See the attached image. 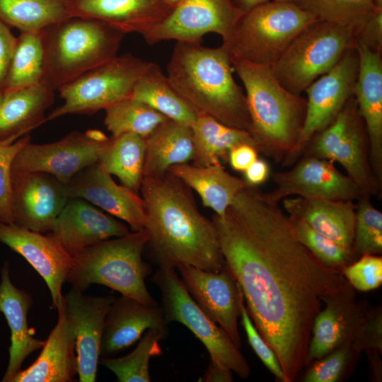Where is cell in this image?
<instances>
[{"label": "cell", "mask_w": 382, "mask_h": 382, "mask_svg": "<svg viewBox=\"0 0 382 382\" xmlns=\"http://www.w3.org/2000/svg\"><path fill=\"white\" fill-rule=\"evenodd\" d=\"M225 264L239 284L255 326L293 382L308 366L314 319L324 299L349 284L297 238L289 215L255 186L212 219Z\"/></svg>", "instance_id": "1"}, {"label": "cell", "mask_w": 382, "mask_h": 382, "mask_svg": "<svg viewBox=\"0 0 382 382\" xmlns=\"http://www.w3.org/2000/svg\"><path fill=\"white\" fill-rule=\"evenodd\" d=\"M140 190L149 235L146 247L159 267L187 264L218 272L225 266L214 225L199 212L188 186L167 173L144 176Z\"/></svg>", "instance_id": "2"}, {"label": "cell", "mask_w": 382, "mask_h": 382, "mask_svg": "<svg viewBox=\"0 0 382 382\" xmlns=\"http://www.w3.org/2000/svg\"><path fill=\"white\" fill-rule=\"evenodd\" d=\"M231 54L199 42L177 41L167 65L171 85L197 115L249 132L245 94L233 76Z\"/></svg>", "instance_id": "3"}, {"label": "cell", "mask_w": 382, "mask_h": 382, "mask_svg": "<svg viewBox=\"0 0 382 382\" xmlns=\"http://www.w3.org/2000/svg\"><path fill=\"white\" fill-rule=\"evenodd\" d=\"M231 60L245 89L250 118L249 132L258 152L284 163L301 134L306 99L286 89L270 66L232 55Z\"/></svg>", "instance_id": "4"}, {"label": "cell", "mask_w": 382, "mask_h": 382, "mask_svg": "<svg viewBox=\"0 0 382 382\" xmlns=\"http://www.w3.org/2000/svg\"><path fill=\"white\" fill-rule=\"evenodd\" d=\"M42 81L54 91L117 56L125 33L94 18L70 16L41 30Z\"/></svg>", "instance_id": "5"}, {"label": "cell", "mask_w": 382, "mask_h": 382, "mask_svg": "<svg viewBox=\"0 0 382 382\" xmlns=\"http://www.w3.org/2000/svg\"><path fill=\"white\" fill-rule=\"evenodd\" d=\"M149 238L144 228L86 248L72 256L66 281L81 291L101 284L145 305L158 306L145 284L151 269L142 255Z\"/></svg>", "instance_id": "6"}, {"label": "cell", "mask_w": 382, "mask_h": 382, "mask_svg": "<svg viewBox=\"0 0 382 382\" xmlns=\"http://www.w3.org/2000/svg\"><path fill=\"white\" fill-rule=\"evenodd\" d=\"M318 20L294 2L272 0L243 13L222 44L232 56L271 66L294 40Z\"/></svg>", "instance_id": "7"}, {"label": "cell", "mask_w": 382, "mask_h": 382, "mask_svg": "<svg viewBox=\"0 0 382 382\" xmlns=\"http://www.w3.org/2000/svg\"><path fill=\"white\" fill-rule=\"evenodd\" d=\"M356 43V37L347 30L318 20L303 30L270 67L286 89L301 95Z\"/></svg>", "instance_id": "8"}, {"label": "cell", "mask_w": 382, "mask_h": 382, "mask_svg": "<svg viewBox=\"0 0 382 382\" xmlns=\"http://www.w3.org/2000/svg\"><path fill=\"white\" fill-rule=\"evenodd\" d=\"M151 64L125 53L85 72L57 90L64 103L50 112L47 122L69 114L93 115L130 97Z\"/></svg>", "instance_id": "9"}, {"label": "cell", "mask_w": 382, "mask_h": 382, "mask_svg": "<svg viewBox=\"0 0 382 382\" xmlns=\"http://www.w3.org/2000/svg\"><path fill=\"white\" fill-rule=\"evenodd\" d=\"M161 294V308L166 323L178 322L187 327L203 344L210 360L247 378L250 369L239 348L228 335L198 306L174 268L159 267L151 277Z\"/></svg>", "instance_id": "10"}, {"label": "cell", "mask_w": 382, "mask_h": 382, "mask_svg": "<svg viewBox=\"0 0 382 382\" xmlns=\"http://www.w3.org/2000/svg\"><path fill=\"white\" fill-rule=\"evenodd\" d=\"M306 150V156L340 163L364 195L378 192L381 183L371 167L367 132L354 95L330 125L313 136Z\"/></svg>", "instance_id": "11"}, {"label": "cell", "mask_w": 382, "mask_h": 382, "mask_svg": "<svg viewBox=\"0 0 382 382\" xmlns=\"http://www.w3.org/2000/svg\"><path fill=\"white\" fill-rule=\"evenodd\" d=\"M110 141L102 131H73L59 141L43 144L28 141L17 153L14 168L50 173L67 183L78 173L100 160Z\"/></svg>", "instance_id": "12"}, {"label": "cell", "mask_w": 382, "mask_h": 382, "mask_svg": "<svg viewBox=\"0 0 382 382\" xmlns=\"http://www.w3.org/2000/svg\"><path fill=\"white\" fill-rule=\"evenodd\" d=\"M359 66L355 46L348 50L331 70L306 89L308 97L303 125L294 150L284 165H291L296 161L313 136L330 125L354 95Z\"/></svg>", "instance_id": "13"}, {"label": "cell", "mask_w": 382, "mask_h": 382, "mask_svg": "<svg viewBox=\"0 0 382 382\" xmlns=\"http://www.w3.org/2000/svg\"><path fill=\"white\" fill-rule=\"evenodd\" d=\"M243 13L231 0H184L142 37L149 45L168 40L201 43L206 34L215 33L224 42Z\"/></svg>", "instance_id": "14"}, {"label": "cell", "mask_w": 382, "mask_h": 382, "mask_svg": "<svg viewBox=\"0 0 382 382\" xmlns=\"http://www.w3.org/2000/svg\"><path fill=\"white\" fill-rule=\"evenodd\" d=\"M272 177L276 187L262 195L277 204L292 195L342 201H353L366 195L333 162L313 156H306L287 171L274 172Z\"/></svg>", "instance_id": "15"}, {"label": "cell", "mask_w": 382, "mask_h": 382, "mask_svg": "<svg viewBox=\"0 0 382 382\" xmlns=\"http://www.w3.org/2000/svg\"><path fill=\"white\" fill-rule=\"evenodd\" d=\"M14 224L30 231H51L69 199L66 184L52 175L11 167Z\"/></svg>", "instance_id": "16"}, {"label": "cell", "mask_w": 382, "mask_h": 382, "mask_svg": "<svg viewBox=\"0 0 382 382\" xmlns=\"http://www.w3.org/2000/svg\"><path fill=\"white\" fill-rule=\"evenodd\" d=\"M185 289L204 313L219 325L240 348L238 328L242 290L234 276L225 266L218 272L207 271L187 264L176 267Z\"/></svg>", "instance_id": "17"}, {"label": "cell", "mask_w": 382, "mask_h": 382, "mask_svg": "<svg viewBox=\"0 0 382 382\" xmlns=\"http://www.w3.org/2000/svg\"><path fill=\"white\" fill-rule=\"evenodd\" d=\"M63 299L76 337L79 381L94 382L105 317L115 298L112 295H86L71 287Z\"/></svg>", "instance_id": "18"}, {"label": "cell", "mask_w": 382, "mask_h": 382, "mask_svg": "<svg viewBox=\"0 0 382 382\" xmlns=\"http://www.w3.org/2000/svg\"><path fill=\"white\" fill-rule=\"evenodd\" d=\"M69 199L81 198L102 208L129 226L132 231L145 228L144 200L138 193L118 185L99 161L66 183Z\"/></svg>", "instance_id": "19"}, {"label": "cell", "mask_w": 382, "mask_h": 382, "mask_svg": "<svg viewBox=\"0 0 382 382\" xmlns=\"http://www.w3.org/2000/svg\"><path fill=\"white\" fill-rule=\"evenodd\" d=\"M0 241L22 255L40 274L50 290L52 306L57 308L72 257L50 233L44 236L15 224L0 221Z\"/></svg>", "instance_id": "20"}, {"label": "cell", "mask_w": 382, "mask_h": 382, "mask_svg": "<svg viewBox=\"0 0 382 382\" xmlns=\"http://www.w3.org/2000/svg\"><path fill=\"white\" fill-rule=\"evenodd\" d=\"M325 307L314 319L308 349V365L337 347L352 342L367 311L355 300L349 284L340 293L324 299Z\"/></svg>", "instance_id": "21"}, {"label": "cell", "mask_w": 382, "mask_h": 382, "mask_svg": "<svg viewBox=\"0 0 382 382\" xmlns=\"http://www.w3.org/2000/svg\"><path fill=\"white\" fill-rule=\"evenodd\" d=\"M129 233L128 227L81 198H71L50 233L71 257L87 247Z\"/></svg>", "instance_id": "22"}, {"label": "cell", "mask_w": 382, "mask_h": 382, "mask_svg": "<svg viewBox=\"0 0 382 382\" xmlns=\"http://www.w3.org/2000/svg\"><path fill=\"white\" fill-rule=\"evenodd\" d=\"M359 58L354 96L365 124L369 145L371 169L382 180V60L381 55L369 50L357 40Z\"/></svg>", "instance_id": "23"}, {"label": "cell", "mask_w": 382, "mask_h": 382, "mask_svg": "<svg viewBox=\"0 0 382 382\" xmlns=\"http://www.w3.org/2000/svg\"><path fill=\"white\" fill-rule=\"evenodd\" d=\"M71 16L101 21L123 33L144 35L174 8L163 0H67Z\"/></svg>", "instance_id": "24"}, {"label": "cell", "mask_w": 382, "mask_h": 382, "mask_svg": "<svg viewBox=\"0 0 382 382\" xmlns=\"http://www.w3.org/2000/svg\"><path fill=\"white\" fill-rule=\"evenodd\" d=\"M58 319L37 359L20 370L12 382H69L78 374L76 337L63 296L57 306Z\"/></svg>", "instance_id": "25"}, {"label": "cell", "mask_w": 382, "mask_h": 382, "mask_svg": "<svg viewBox=\"0 0 382 382\" xmlns=\"http://www.w3.org/2000/svg\"><path fill=\"white\" fill-rule=\"evenodd\" d=\"M149 329L168 332L161 307L122 295L114 300L106 315L100 354L116 353L131 346Z\"/></svg>", "instance_id": "26"}, {"label": "cell", "mask_w": 382, "mask_h": 382, "mask_svg": "<svg viewBox=\"0 0 382 382\" xmlns=\"http://www.w3.org/2000/svg\"><path fill=\"white\" fill-rule=\"evenodd\" d=\"M1 275L0 312L4 315L11 330L9 360L2 381L12 382L24 360L35 350L42 348L45 340L35 338L28 325L27 316L32 297L12 284L7 262L4 265Z\"/></svg>", "instance_id": "27"}, {"label": "cell", "mask_w": 382, "mask_h": 382, "mask_svg": "<svg viewBox=\"0 0 382 382\" xmlns=\"http://www.w3.org/2000/svg\"><path fill=\"white\" fill-rule=\"evenodd\" d=\"M288 215L354 253L356 205L353 201L296 196L282 199Z\"/></svg>", "instance_id": "28"}, {"label": "cell", "mask_w": 382, "mask_h": 382, "mask_svg": "<svg viewBox=\"0 0 382 382\" xmlns=\"http://www.w3.org/2000/svg\"><path fill=\"white\" fill-rule=\"evenodd\" d=\"M55 91L40 82L18 91L0 93V146H8L47 122L46 110Z\"/></svg>", "instance_id": "29"}, {"label": "cell", "mask_w": 382, "mask_h": 382, "mask_svg": "<svg viewBox=\"0 0 382 382\" xmlns=\"http://www.w3.org/2000/svg\"><path fill=\"white\" fill-rule=\"evenodd\" d=\"M167 173L195 190L203 204L219 216L224 215L238 193L249 185L231 175L222 164L200 166L185 163L172 166Z\"/></svg>", "instance_id": "30"}, {"label": "cell", "mask_w": 382, "mask_h": 382, "mask_svg": "<svg viewBox=\"0 0 382 382\" xmlns=\"http://www.w3.org/2000/svg\"><path fill=\"white\" fill-rule=\"evenodd\" d=\"M145 139L144 176H163L172 166L192 159L194 145L189 125L168 118Z\"/></svg>", "instance_id": "31"}, {"label": "cell", "mask_w": 382, "mask_h": 382, "mask_svg": "<svg viewBox=\"0 0 382 382\" xmlns=\"http://www.w3.org/2000/svg\"><path fill=\"white\" fill-rule=\"evenodd\" d=\"M192 132L194 165L206 166L228 161L229 151L248 144L257 150L249 132L227 126L207 115H198L190 126Z\"/></svg>", "instance_id": "32"}, {"label": "cell", "mask_w": 382, "mask_h": 382, "mask_svg": "<svg viewBox=\"0 0 382 382\" xmlns=\"http://www.w3.org/2000/svg\"><path fill=\"white\" fill-rule=\"evenodd\" d=\"M130 97L170 120L189 126L198 117L173 88L159 66L153 62L136 83Z\"/></svg>", "instance_id": "33"}, {"label": "cell", "mask_w": 382, "mask_h": 382, "mask_svg": "<svg viewBox=\"0 0 382 382\" xmlns=\"http://www.w3.org/2000/svg\"><path fill=\"white\" fill-rule=\"evenodd\" d=\"M145 152L144 137L125 133L110 138L99 162L110 175H116L122 185L138 193L144 176Z\"/></svg>", "instance_id": "34"}, {"label": "cell", "mask_w": 382, "mask_h": 382, "mask_svg": "<svg viewBox=\"0 0 382 382\" xmlns=\"http://www.w3.org/2000/svg\"><path fill=\"white\" fill-rule=\"evenodd\" d=\"M70 16L67 0H0V21L21 33L40 31Z\"/></svg>", "instance_id": "35"}, {"label": "cell", "mask_w": 382, "mask_h": 382, "mask_svg": "<svg viewBox=\"0 0 382 382\" xmlns=\"http://www.w3.org/2000/svg\"><path fill=\"white\" fill-rule=\"evenodd\" d=\"M44 48L40 31L21 32L2 92L25 88L42 81Z\"/></svg>", "instance_id": "36"}, {"label": "cell", "mask_w": 382, "mask_h": 382, "mask_svg": "<svg viewBox=\"0 0 382 382\" xmlns=\"http://www.w3.org/2000/svg\"><path fill=\"white\" fill-rule=\"evenodd\" d=\"M294 3L318 19L347 30L356 38L369 19L381 8L374 0H296Z\"/></svg>", "instance_id": "37"}, {"label": "cell", "mask_w": 382, "mask_h": 382, "mask_svg": "<svg viewBox=\"0 0 382 382\" xmlns=\"http://www.w3.org/2000/svg\"><path fill=\"white\" fill-rule=\"evenodd\" d=\"M105 110L104 125L112 137L125 133H134L146 138L168 119L132 97L123 98Z\"/></svg>", "instance_id": "38"}, {"label": "cell", "mask_w": 382, "mask_h": 382, "mask_svg": "<svg viewBox=\"0 0 382 382\" xmlns=\"http://www.w3.org/2000/svg\"><path fill=\"white\" fill-rule=\"evenodd\" d=\"M167 334L149 329L132 352L118 358H103L99 362L113 372L119 382H149L150 359L162 354L159 342Z\"/></svg>", "instance_id": "39"}, {"label": "cell", "mask_w": 382, "mask_h": 382, "mask_svg": "<svg viewBox=\"0 0 382 382\" xmlns=\"http://www.w3.org/2000/svg\"><path fill=\"white\" fill-rule=\"evenodd\" d=\"M363 195L356 205L353 249L361 255L382 251V213Z\"/></svg>", "instance_id": "40"}, {"label": "cell", "mask_w": 382, "mask_h": 382, "mask_svg": "<svg viewBox=\"0 0 382 382\" xmlns=\"http://www.w3.org/2000/svg\"><path fill=\"white\" fill-rule=\"evenodd\" d=\"M289 217L298 239L320 260L341 271L349 264L354 255L352 251L316 231L305 221Z\"/></svg>", "instance_id": "41"}, {"label": "cell", "mask_w": 382, "mask_h": 382, "mask_svg": "<svg viewBox=\"0 0 382 382\" xmlns=\"http://www.w3.org/2000/svg\"><path fill=\"white\" fill-rule=\"evenodd\" d=\"M351 342L345 344L318 359L306 371L304 382H336L340 381L359 354Z\"/></svg>", "instance_id": "42"}, {"label": "cell", "mask_w": 382, "mask_h": 382, "mask_svg": "<svg viewBox=\"0 0 382 382\" xmlns=\"http://www.w3.org/2000/svg\"><path fill=\"white\" fill-rule=\"evenodd\" d=\"M25 135L8 146H0V221L13 224L14 217L11 195V167L19 150L28 141Z\"/></svg>", "instance_id": "43"}, {"label": "cell", "mask_w": 382, "mask_h": 382, "mask_svg": "<svg viewBox=\"0 0 382 382\" xmlns=\"http://www.w3.org/2000/svg\"><path fill=\"white\" fill-rule=\"evenodd\" d=\"M348 283L361 291L378 288L382 284V258L380 256L364 254L356 262L342 270Z\"/></svg>", "instance_id": "44"}, {"label": "cell", "mask_w": 382, "mask_h": 382, "mask_svg": "<svg viewBox=\"0 0 382 382\" xmlns=\"http://www.w3.org/2000/svg\"><path fill=\"white\" fill-rule=\"evenodd\" d=\"M240 317L249 344L264 365L279 381L285 382V377L279 359L272 349L262 338L252 322L246 306L243 294L240 299Z\"/></svg>", "instance_id": "45"}, {"label": "cell", "mask_w": 382, "mask_h": 382, "mask_svg": "<svg viewBox=\"0 0 382 382\" xmlns=\"http://www.w3.org/2000/svg\"><path fill=\"white\" fill-rule=\"evenodd\" d=\"M358 352H382V311L381 306L367 311L366 318L352 342Z\"/></svg>", "instance_id": "46"}, {"label": "cell", "mask_w": 382, "mask_h": 382, "mask_svg": "<svg viewBox=\"0 0 382 382\" xmlns=\"http://www.w3.org/2000/svg\"><path fill=\"white\" fill-rule=\"evenodd\" d=\"M357 40L369 50L381 55L382 53V8L378 9L365 23Z\"/></svg>", "instance_id": "47"}, {"label": "cell", "mask_w": 382, "mask_h": 382, "mask_svg": "<svg viewBox=\"0 0 382 382\" xmlns=\"http://www.w3.org/2000/svg\"><path fill=\"white\" fill-rule=\"evenodd\" d=\"M18 37L11 28L0 21V93L9 70L17 45Z\"/></svg>", "instance_id": "48"}, {"label": "cell", "mask_w": 382, "mask_h": 382, "mask_svg": "<svg viewBox=\"0 0 382 382\" xmlns=\"http://www.w3.org/2000/svg\"><path fill=\"white\" fill-rule=\"evenodd\" d=\"M258 151L250 144H243L232 148L228 156V161L235 170L244 172L258 158Z\"/></svg>", "instance_id": "49"}, {"label": "cell", "mask_w": 382, "mask_h": 382, "mask_svg": "<svg viewBox=\"0 0 382 382\" xmlns=\"http://www.w3.org/2000/svg\"><path fill=\"white\" fill-rule=\"evenodd\" d=\"M270 174V168L267 162L258 158L244 171L245 180L250 186L258 185L265 182Z\"/></svg>", "instance_id": "50"}, {"label": "cell", "mask_w": 382, "mask_h": 382, "mask_svg": "<svg viewBox=\"0 0 382 382\" xmlns=\"http://www.w3.org/2000/svg\"><path fill=\"white\" fill-rule=\"evenodd\" d=\"M233 373L230 369L210 360L202 381L204 382H231L233 381Z\"/></svg>", "instance_id": "51"}, {"label": "cell", "mask_w": 382, "mask_h": 382, "mask_svg": "<svg viewBox=\"0 0 382 382\" xmlns=\"http://www.w3.org/2000/svg\"><path fill=\"white\" fill-rule=\"evenodd\" d=\"M233 4L243 13L270 1L271 0H231Z\"/></svg>", "instance_id": "52"}, {"label": "cell", "mask_w": 382, "mask_h": 382, "mask_svg": "<svg viewBox=\"0 0 382 382\" xmlns=\"http://www.w3.org/2000/svg\"><path fill=\"white\" fill-rule=\"evenodd\" d=\"M184 0H163L170 7L175 8L178 6Z\"/></svg>", "instance_id": "53"}, {"label": "cell", "mask_w": 382, "mask_h": 382, "mask_svg": "<svg viewBox=\"0 0 382 382\" xmlns=\"http://www.w3.org/2000/svg\"><path fill=\"white\" fill-rule=\"evenodd\" d=\"M374 2L377 7L382 8V0H374Z\"/></svg>", "instance_id": "54"}, {"label": "cell", "mask_w": 382, "mask_h": 382, "mask_svg": "<svg viewBox=\"0 0 382 382\" xmlns=\"http://www.w3.org/2000/svg\"><path fill=\"white\" fill-rule=\"evenodd\" d=\"M274 1L294 2L296 0H274Z\"/></svg>", "instance_id": "55"}]
</instances>
